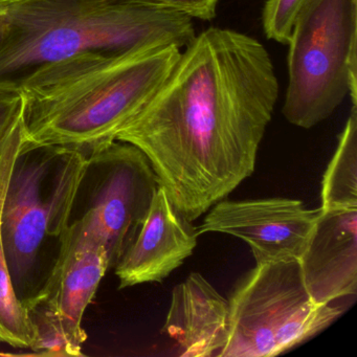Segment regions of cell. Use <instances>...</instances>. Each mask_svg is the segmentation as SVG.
I'll return each instance as SVG.
<instances>
[{"label":"cell","mask_w":357,"mask_h":357,"mask_svg":"<svg viewBox=\"0 0 357 357\" xmlns=\"http://www.w3.org/2000/svg\"><path fill=\"white\" fill-rule=\"evenodd\" d=\"M279 99L264 45L231 29L196 35L153 97L116 135L149 160L187 220L225 199L256 168Z\"/></svg>","instance_id":"obj_1"},{"label":"cell","mask_w":357,"mask_h":357,"mask_svg":"<svg viewBox=\"0 0 357 357\" xmlns=\"http://www.w3.org/2000/svg\"><path fill=\"white\" fill-rule=\"evenodd\" d=\"M181 52L153 47L80 54L36 70L18 89L24 139L85 155L116 141L168 78Z\"/></svg>","instance_id":"obj_2"},{"label":"cell","mask_w":357,"mask_h":357,"mask_svg":"<svg viewBox=\"0 0 357 357\" xmlns=\"http://www.w3.org/2000/svg\"><path fill=\"white\" fill-rule=\"evenodd\" d=\"M0 91L80 54L183 50L197 35L189 16L130 0H0Z\"/></svg>","instance_id":"obj_3"},{"label":"cell","mask_w":357,"mask_h":357,"mask_svg":"<svg viewBox=\"0 0 357 357\" xmlns=\"http://www.w3.org/2000/svg\"><path fill=\"white\" fill-rule=\"evenodd\" d=\"M86 155L73 148L24 139L1 208V237L14 292L37 298L66 248L75 196Z\"/></svg>","instance_id":"obj_4"},{"label":"cell","mask_w":357,"mask_h":357,"mask_svg":"<svg viewBox=\"0 0 357 357\" xmlns=\"http://www.w3.org/2000/svg\"><path fill=\"white\" fill-rule=\"evenodd\" d=\"M357 0H309L287 45L288 123L310 129L351 98L357 106Z\"/></svg>","instance_id":"obj_5"},{"label":"cell","mask_w":357,"mask_h":357,"mask_svg":"<svg viewBox=\"0 0 357 357\" xmlns=\"http://www.w3.org/2000/svg\"><path fill=\"white\" fill-rule=\"evenodd\" d=\"M227 301L229 331L218 357L282 354L321 333L346 310L312 300L298 259L256 265Z\"/></svg>","instance_id":"obj_6"},{"label":"cell","mask_w":357,"mask_h":357,"mask_svg":"<svg viewBox=\"0 0 357 357\" xmlns=\"http://www.w3.org/2000/svg\"><path fill=\"white\" fill-rule=\"evenodd\" d=\"M158 189L145 154L112 142L86 155L70 222L83 221L97 234L114 268L139 235Z\"/></svg>","instance_id":"obj_7"},{"label":"cell","mask_w":357,"mask_h":357,"mask_svg":"<svg viewBox=\"0 0 357 357\" xmlns=\"http://www.w3.org/2000/svg\"><path fill=\"white\" fill-rule=\"evenodd\" d=\"M319 214V208L309 210L300 200L288 198L223 199L212 206L196 233L239 238L250 245L256 265L300 260Z\"/></svg>","instance_id":"obj_8"},{"label":"cell","mask_w":357,"mask_h":357,"mask_svg":"<svg viewBox=\"0 0 357 357\" xmlns=\"http://www.w3.org/2000/svg\"><path fill=\"white\" fill-rule=\"evenodd\" d=\"M108 269L107 252L97 234L83 221H70L66 248L49 283L26 304H36L55 321L74 356H82L87 340L83 317Z\"/></svg>","instance_id":"obj_9"},{"label":"cell","mask_w":357,"mask_h":357,"mask_svg":"<svg viewBox=\"0 0 357 357\" xmlns=\"http://www.w3.org/2000/svg\"><path fill=\"white\" fill-rule=\"evenodd\" d=\"M305 285L319 305L357 292V208L321 210L300 259Z\"/></svg>","instance_id":"obj_10"},{"label":"cell","mask_w":357,"mask_h":357,"mask_svg":"<svg viewBox=\"0 0 357 357\" xmlns=\"http://www.w3.org/2000/svg\"><path fill=\"white\" fill-rule=\"evenodd\" d=\"M197 238L191 221L177 212L158 185L139 235L114 267L121 289L166 279L192 256Z\"/></svg>","instance_id":"obj_11"},{"label":"cell","mask_w":357,"mask_h":357,"mask_svg":"<svg viewBox=\"0 0 357 357\" xmlns=\"http://www.w3.org/2000/svg\"><path fill=\"white\" fill-rule=\"evenodd\" d=\"M229 331V301L204 275L192 273L175 286L162 332L183 357L217 356Z\"/></svg>","instance_id":"obj_12"},{"label":"cell","mask_w":357,"mask_h":357,"mask_svg":"<svg viewBox=\"0 0 357 357\" xmlns=\"http://www.w3.org/2000/svg\"><path fill=\"white\" fill-rule=\"evenodd\" d=\"M24 142L22 112L0 144V344L30 349L34 340L32 326L10 278L1 237V208L14 160Z\"/></svg>","instance_id":"obj_13"},{"label":"cell","mask_w":357,"mask_h":357,"mask_svg":"<svg viewBox=\"0 0 357 357\" xmlns=\"http://www.w3.org/2000/svg\"><path fill=\"white\" fill-rule=\"evenodd\" d=\"M344 208H357V109L353 105L321 188V210Z\"/></svg>","instance_id":"obj_14"},{"label":"cell","mask_w":357,"mask_h":357,"mask_svg":"<svg viewBox=\"0 0 357 357\" xmlns=\"http://www.w3.org/2000/svg\"><path fill=\"white\" fill-rule=\"evenodd\" d=\"M308 3L309 0H267L262 12L267 38L287 45L296 17Z\"/></svg>","instance_id":"obj_15"},{"label":"cell","mask_w":357,"mask_h":357,"mask_svg":"<svg viewBox=\"0 0 357 357\" xmlns=\"http://www.w3.org/2000/svg\"><path fill=\"white\" fill-rule=\"evenodd\" d=\"M142 5L168 10L189 16L192 20L210 22L216 16L219 0H130Z\"/></svg>","instance_id":"obj_16"},{"label":"cell","mask_w":357,"mask_h":357,"mask_svg":"<svg viewBox=\"0 0 357 357\" xmlns=\"http://www.w3.org/2000/svg\"><path fill=\"white\" fill-rule=\"evenodd\" d=\"M24 102L20 91H0V144L22 112Z\"/></svg>","instance_id":"obj_17"},{"label":"cell","mask_w":357,"mask_h":357,"mask_svg":"<svg viewBox=\"0 0 357 357\" xmlns=\"http://www.w3.org/2000/svg\"><path fill=\"white\" fill-rule=\"evenodd\" d=\"M3 16H1V13H0V38H1V34H3Z\"/></svg>","instance_id":"obj_18"},{"label":"cell","mask_w":357,"mask_h":357,"mask_svg":"<svg viewBox=\"0 0 357 357\" xmlns=\"http://www.w3.org/2000/svg\"><path fill=\"white\" fill-rule=\"evenodd\" d=\"M9 355L12 354H8V353L0 352V356H9Z\"/></svg>","instance_id":"obj_19"}]
</instances>
